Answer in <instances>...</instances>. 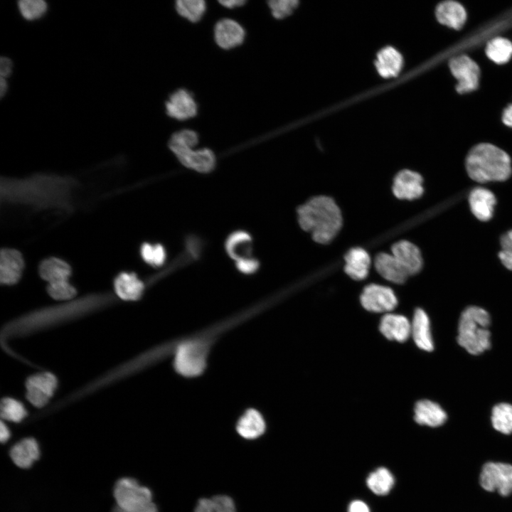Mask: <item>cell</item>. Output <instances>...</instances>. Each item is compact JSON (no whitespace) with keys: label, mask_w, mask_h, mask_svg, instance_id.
<instances>
[{"label":"cell","mask_w":512,"mask_h":512,"mask_svg":"<svg viewBox=\"0 0 512 512\" xmlns=\"http://www.w3.org/2000/svg\"><path fill=\"white\" fill-rule=\"evenodd\" d=\"M112 512H126L123 511L122 509L119 508L118 506H115L112 510Z\"/></svg>","instance_id":"50"},{"label":"cell","mask_w":512,"mask_h":512,"mask_svg":"<svg viewBox=\"0 0 512 512\" xmlns=\"http://www.w3.org/2000/svg\"><path fill=\"white\" fill-rule=\"evenodd\" d=\"M7 89V83L6 81V79L4 78H1L0 80V94L1 97H3L4 95L6 93Z\"/></svg>","instance_id":"49"},{"label":"cell","mask_w":512,"mask_h":512,"mask_svg":"<svg viewBox=\"0 0 512 512\" xmlns=\"http://www.w3.org/2000/svg\"><path fill=\"white\" fill-rule=\"evenodd\" d=\"M348 512H370V509L363 501L356 500L350 503Z\"/></svg>","instance_id":"45"},{"label":"cell","mask_w":512,"mask_h":512,"mask_svg":"<svg viewBox=\"0 0 512 512\" xmlns=\"http://www.w3.org/2000/svg\"><path fill=\"white\" fill-rule=\"evenodd\" d=\"M491 423L496 430L503 434L512 433V405H496L492 410Z\"/></svg>","instance_id":"35"},{"label":"cell","mask_w":512,"mask_h":512,"mask_svg":"<svg viewBox=\"0 0 512 512\" xmlns=\"http://www.w3.org/2000/svg\"><path fill=\"white\" fill-rule=\"evenodd\" d=\"M452 75L457 80V91L464 93L475 90L479 84V68L477 64L466 55H459L449 62Z\"/></svg>","instance_id":"12"},{"label":"cell","mask_w":512,"mask_h":512,"mask_svg":"<svg viewBox=\"0 0 512 512\" xmlns=\"http://www.w3.org/2000/svg\"><path fill=\"white\" fill-rule=\"evenodd\" d=\"M9 455L17 466L28 469L39 458L38 444L33 437L24 438L11 448Z\"/></svg>","instance_id":"22"},{"label":"cell","mask_w":512,"mask_h":512,"mask_svg":"<svg viewBox=\"0 0 512 512\" xmlns=\"http://www.w3.org/2000/svg\"><path fill=\"white\" fill-rule=\"evenodd\" d=\"M466 169L469 177L475 181H503L511 174V162L504 151L493 144L483 143L469 151Z\"/></svg>","instance_id":"4"},{"label":"cell","mask_w":512,"mask_h":512,"mask_svg":"<svg viewBox=\"0 0 512 512\" xmlns=\"http://www.w3.org/2000/svg\"><path fill=\"white\" fill-rule=\"evenodd\" d=\"M222 6L228 8V9H233L235 7H238L243 6L246 1L244 0H229V1H218Z\"/></svg>","instance_id":"48"},{"label":"cell","mask_w":512,"mask_h":512,"mask_svg":"<svg viewBox=\"0 0 512 512\" xmlns=\"http://www.w3.org/2000/svg\"><path fill=\"white\" fill-rule=\"evenodd\" d=\"M366 484L375 494L385 495L393 488L394 477L388 469L380 467L369 474Z\"/></svg>","instance_id":"31"},{"label":"cell","mask_w":512,"mask_h":512,"mask_svg":"<svg viewBox=\"0 0 512 512\" xmlns=\"http://www.w3.org/2000/svg\"><path fill=\"white\" fill-rule=\"evenodd\" d=\"M436 17L442 24L459 29L465 23L466 14L464 8L458 2L446 1L437 6Z\"/></svg>","instance_id":"28"},{"label":"cell","mask_w":512,"mask_h":512,"mask_svg":"<svg viewBox=\"0 0 512 512\" xmlns=\"http://www.w3.org/2000/svg\"><path fill=\"white\" fill-rule=\"evenodd\" d=\"M206 354L205 347L199 343H183L177 350L175 368L183 375H198L205 368Z\"/></svg>","instance_id":"8"},{"label":"cell","mask_w":512,"mask_h":512,"mask_svg":"<svg viewBox=\"0 0 512 512\" xmlns=\"http://www.w3.org/2000/svg\"><path fill=\"white\" fill-rule=\"evenodd\" d=\"M392 255L407 272L409 276L420 272L422 259L420 250L407 240H401L392 246Z\"/></svg>","instance_id":"18"},{"label":"cell","mask_w":512,"mask_h":512,"mask_svg":"<svg viewBox=\"0 0 512 512\" xmlns=\"http://www.w3.org/2000/svg\"><path fill=\"white\" fill-rule=\"evenodd\" d=\"M245 32L243 27L235 20L223 18L214 28V38L219 47L229 50L240 46L244 41Z\"/></svg>","instance_id":"15"},{"label":"cell","mask_w":512,"mask_h":512,"mask_svg":"<svg viewBox=\"0 0 512 512\" xmlns=\"http://www.w3.org/2000/svg\"><path fill=\"white\" fill-rule=\"evenodd\" d=\"M114 301L110 293L95 292L33 310L6 323L1 329V341L56 327L98 311Z\"/></svg>","instance_id":"2"},{"label":"cell","mask_w":512,"mask_h":512,"mask_svg":"<svg viewBox=\"0 0 512 512\" xmlns=\"http://www.w3.org/2000/svg\"><path fill=\"white\" fill-rule=\"evenodd\" d=\"M502 120L506 125L512 127V104L504 110Z\"/></svg>","instance_id":"47"},{"label":"cell","mask_w":512,"mask_h":512,"mask_svg":"<svg viewBox=\"0 0 512 512\" xmlns=\"http://www.w3.org/2000/svg\"><path fill=\"white\" fill-rule=\"evenodd\" d=\"M375 267L384 279L395 284L404 283L409 277L394 256L388 253L380 252L377 255Z\"/></svg>","instance_id":"24"},{"label":"cell","mask_w":512,"mask_h":512,"mask_svg":"<svg viewBox=\"0 0 512 512\" xmlns=\"http://www.w3.org/2000/svg\"><path fill=\"white\" fill-rule=\"evenodd\" d=\"M165 106L167 115L178 120L192 118L198 112V106L193 95L183 88L171 94Z\"/></svg>","instance_id":"14"},{"label":"cell","mask_w":512,"mask_h":512,"mask_svg":"<svg viewBox=\"0 0 512 512\" xmlns=\"http://www.w3.org/2000/svg\"><path fill=\"white\" fill-rule=\"evenodd\" d=\"M380 331L389 340L404 342L411 335V324L402 315L386 314L380 321Z\"/></svg>","instance_id":"20"},{"label":"cell","mask_w":512,"mask_h":512,"mask_svg":"<svg viewBox=\"0 0 512 512\" xmlns=\"http://www.w3.org/2000/svg\"><path fill=\"white\" fill-rule=\"evenodd\" d=\"M272 16L277 19L289 16L298 6L297 0H272L267 2Z\"/></svg>","instance_id":"41"},{"label":"cell","mask_w":512,"mask_h":512,"mask_svg":"<svg viewBox=\"0 0 512 512\" xmlns=\"http://www.w3.org/2000/svg\"><path fill=\"white\" fill-rule=\"evenodd\" d=\"M490 316L478 306H469L461 314L457 341L469 353L478 355L490 348Z\"/></svg>","instance_id":"5"},{"label":"cell","mask_w":512,"mask_h":512,"mask_svg":"<svg viewBox=\"0 0 512 512\" xmlns=\"http://www.w3.org/2000/svg\"><path fill=\"white\" fill-rule=\"evenodd\" d=\"M498 257L507 269L512 270V230L501 236Z\"/></svg>","instance_id":"42"},{"label":"cell","mask_w":512,"mask_h":512,"mask_svg":"<svg viewBox=\"0 0 512 512\" xmlns=\"http://www.w3.org/2000/svg\"><path fill=\"white\" fill-rule=\"evenodd\" d=\"M486 53L492 61L498 64L505 63L512 56V43L504 38H495L488 43Z\"/></svg>","instance_id":"34"},{"label":"cell","mask_w":512,"mask_h":512,"mask_svg":"<svg viewBox=\"0 0 512 512\" xmlns=\"http://www.w3.org/2000/svg\"><path fill=\"white\" fill-rule=\"evenodd\" d=\"M47 292L49 296L58 301H70L75 298L77 290L69 280L48 284Z\"/></svg>","instance_id":"38"},{"label":"cell","mask_w":512,"mask_h":512,"mask_svg":"<svg viewBox=\"0 0 512 512\" xmlns=\"http://www.w3.org/2000/svg\"><path fill=\"white\" fill-rule=\"evenodd\" d=\"M0 414L2 420L20 422L28 413L21 402L13 398L6 397L1 399Z\"/></svg>","instance_id":"37"},{"label":"cell","mask_w":512,"mask_h":512,"mask_svg":"<svg viewBox=\"0 0 512 512\" xmlns=\"http://www.w3.org/2000/svg\"><path fill=\"white\" fill-rule=\"evenodd\" d=\"M422 182V178L418 173L410 170L401 171L394 178L393 193L400 199L418 198L424 191Z\"/></svg>","instance_id":"16"},{"label":"cell","mask_w":512,"mask_h":512,"mask_svg":"<svg viewBox=\"0 0 512 512\" xmlns=\"http://www.w3.org/2000/svg\"><path fill=\"white\" fill-rule=\"evenodd\" d=\"M18 9L23 17L33 20L45 14L47 5L43 0H21L18 1Z\"/></svg>","instance_id":"40"},{"label":"cell","mask_w":512,"mask_h":512,"mask_svg":"<svg viewBox=\"0 0 512 512\" xmlns=\"http://www.w3.org/2000/svg\"><path fill=\"white\" fill-rule=\"evenodd\" d=\"M447 414L437 404L427 400L417 402L415 407V420L421 425L438 427L444 423Z\"/></svg>","instance_id":"26"},{"label":"cell","mask_w":512,"mask_h":512,"mask_svg":"<svg viewBox=\"0 0 512 512\" xmlns=\"http://www.w3.org/2000/svg\"><path fill=\"white\" fill-rule=\"evenodd\" d=\"M297 219L300 227L321 244L331 242L342 225L339 208L332 198L324 196L314 197L300 206Z\"/></svg>","instance_id":"3"},{"label":"cell","mask_w":512,"mask_h":512,"mask_svg":"<svg viewBox=\"0 0 512 512\" xmlns=\"http://www.w3.org/2000/svg\"><path fill=\"white\" fill-rule=\"evenodd\" d=\"M469 203L474 216L481 221H487L493 215L496 198L489 190L477 187L471 191Z\"/></svg>","instance_id":"21"},{"label":"cell","mask_w":512,"mask_h":512,"mask_svg":"<svg viewBox=\"0 0 512 512\" xmlns=\"http://www.w3.org/2000/svg\"><path fill=\"white\" fill-rule=\"evenodd\" d=\"M10 430H9L6 425L4 423V420H1L0 424V440L1 443L7 442L8 439L10 438Z\"/></svg>","instance_id":"46"},{"label":"cell","mask_w":512,"mask_h":512,"mask_svg":"<svg viewBox=\"0 0 512 512\" xmlns=\"http://www.w3.org/2000/svg\"><path fill=\"white\" fill-rule=\"evenodd\" d=\"M375 65L382 77H395L402 68V58L395 48L386 47L378 53Z\"/></svg>","instance_id":"29"},{"label":"cell","mask_w":512,"mask_h":512,"mask_svg":"<svg viewBox=\"0 0 512 512\" xmlns=\"http://www.w3.org/2000/svg\"><path fill=\"white\" fill-rule=\"evenodd\" d=\"M227 255L235 262L247 257L253 256V238L245 230H236L230 233L224 242Z\"/></svg>","instance_id":"19"},{"label":"cell","mask_w":512,"mask_h":512,"mask_svg":"<svg viewBox=\"0 0 512 512\" xmlns=\"http://www.w3.org/2000/svg\"><path fill=\"white\" fill-rule=\"evenodd\" d=\"M199 142L198 134L191 129H183L174 132L170 137L168 145L171 149L175 148H193Z\"/></svg>","instance_id":"39"},{"label":"cell","mask_w":512,"mask_h":512,"mask_svg":"<svg viewBox=\"0 0 512 512\" xmlns=\"http://www.w3.org/2000/svg\"><path fill=\"white\" fill-rule=\"evenodd\" d=\"M24 269V260L20 251L4 247L0 252V282L14 285L21 279Z\"/></svg>","instance_id":"13"},{"label":"cell","mask_w":512,"mask_h":512,"mask_svg":"<svg viewBox=\"0 0 512 512\" xmlns=\"http://www.w3.org/2000/svg\"><path fill=\"white\" fill-rule=\"evenodd\" d=\"M346 273L356 280L364 279L368 274L370 258L368 253L363 248L351 249L345 255Z\"/></svg>","instance_id":"23"},{"label":"cell","mask_w":512,"mask_h":512,"mask_svg":"<svg viewBox=\"0 0 512 512\" xmlns=\"http://www.w3.org/2000/svg\"><path fill=\"white\" fill-rule=\"evenodd\" d=\"M58 380L50 372H41L29 376L26 381L27 400L36 407L45 406L53 397Z\"/></svg>","instance_id":"9"},{"label":"cell","mask_w":512,"mask_h":512,"mask_svg":"<svg viewBox=\"0 0 512 512\" xmlns=\"http://www.w3.org/2000/svg\"><path fill=\"white\" fill-rule=\"evenodd\" d=\"M116 506L126 512H158L149 489L129 477L119 479L113 491Z\"/></svg>","instance_id":"6"},{"label":"cell","mask_w":512,"mask_h":512,"mask_svg":"<svg viewBox=\"0 0 512 512\" xmlns=\"http://www.w3.org/2000/svg\"><path fill=\"white\" fill-rule=\"evenodd\" d=\"M139 253L142 260L153 267H162L167 258L166 248L159 242H143L140 246Z\"/></svg>","instance_id":"33"},{"label":"cell","mask_w":512,"mask_h":512,"mask_svg":"<svg viewBox=\"0 0 512 512\" xmlns=\"http://www.w3.org/2000/svg\"><path fill=\"white\" fill-rule=\"evenodd\" d=\"M179 162L185 167L201 174L213 171L216 166V156L208 148L194 150L192 148L171 149Z\"/></svg>","instance_id":"11"},{"label":"cell","mask_w":512,"mask_h":512,"mask_svg":"<svg viewBox=\"0 0 512 512\" xmlns=\"http://www.w3.org/2000/svg\"><path fill=\"white\" fill-rule=\"evenodd\" d=\"M236 428L241 437L252 439L264 433L265 423L262 415L257 410H249L240 417Z\"/></svg>","instance_id":"30"},{"label":"cell","mask_w":512,"mask_h":512,"mask_svg":"<svg viewBox=\"0 0 512 512\" xmlns=\"http://www.w3.org/2000/svg\"><path fill=\"white\" fill-rule=\"evenodd\" d=\"M411 335L420 349L427 351L433 350L429 318L421 309H417L415 311L411 324Z\"/></svg>","instance_id":"27"},{"label":"cell","mask_w":512,"mask_h":512,"mask_svg":"<svg viewBox=\"0 0 512 512\" xmlns=\"http://www.w3.org/2000/svg\"><path fill=\"white\" fill-rule=\"evenodd\" d=\"M38 273L43 280L50 284L69 280L72 269L66 261L59 257H50L41 262Z\"/></svg>","instance_id":"25"},{"label":"cell","mask_w":512,"mask_h":512,"mask_svg":"<svg viewBox=\"0 0 512 512\" xmlns=\"http://www.w3.org/2000/svg\"><path fill=\"white\" fill-rule=\"evenodd\" d=\"M479 483L487 491H497L504 496L510 495L512 493V465L502 462L486 463L480 473Z\"/></svg>","instance_id":"7"},{"label":"cell","mask_w":512,"mask_h":512,"mask_svg":"<svg viewBox=\"0 0 512 512\" xmlns=\"http://www.w3.org/2000/svg\"><path fill=\"white\" fill-rule=\"evenodd\" d=\"M238 272L244 274H252L257 272L260 267L258 259L253 256L244 257L235 262Z\"/></svg>","instance_id":"43"},{"label":"cell","mask_w":512,"mask_h":512,"mask_svg":"<svg viewBox=\"0 0 512 512\" xmlns=\"http://www.w3.org/2000/svg\"><path fill=\"white\" fill-rule=\"evenodd\" d=\"M78 181L73 176L36 173L21 178L1 176L2 203L30 207L35 210H58L70 213L74 209L73 193Z\"/></svg>","instance_id":"1"},{"label":"cell","mask_w":512,"mask_h":512,"mask_svg":"<svg viewBox=\"0 0 512 512\" xmlns=\"http://www.w3.org/2000/svg\"><path fill=\"white\" fill-rule=\"evenodd\" d=\"M175 7L181 16L192 23H196L203 17L206 4L203 0H178Z\"/></svg>","instance_id":"36"},{"label":"cell","mask_w":512,"mask_h":512,"mask_svg":"<svg viewBox=\"0 0 512 512\" xmlns=\"http://www.w3.org/2000/svg\"><path fill=\"white\" fill-rule=\"evenodd\" d=\"M194 512H235V507L231 498L219 495L200 499Z\"/></svg>","instance_id":"32"},{"label":"cell","mask_w":512,"mask_h":512,"mask_svg":"<svg viewBox=\"0 0 512 512\" xmlns=\"http://www.w3.org/2000/svg\"><path fill=\"white\" fill-rule=\"evenodd\" d=\"M115 294L122 300L136 302L140 299L145 289L144 282L135 272H122L114 279Z\"/></svg>","instance_id":"17"},{"label":"cell","mask_w":512,"mask_h":512,"mask_svg":"<svg viewBox=\"0 0 512 512\" xmlns=\"http://www.w3.org/2000/svg\"><path fill=\"white\" fill-rule=\"evenodd\" d=\"M12 70V62L8 58L1 57L0 60L1 78H6L9 76Z\"/></svg>","instance_id":"44"},{"label":"cell","mask_w":512,"mask_h":512,"mask_svg":"<svg viewBox=\"0 0 512 512\" xmlns=\"http://www.w3.org/2000/svg\"><path fill=\"white\" fill-rule=\"evenodd\" d=\"M361 303L369 311L384 313L393 310L398 304V299L390 287L371 284L363 289Z\"/></svg>","instance_id":"10"}]
</instances>
